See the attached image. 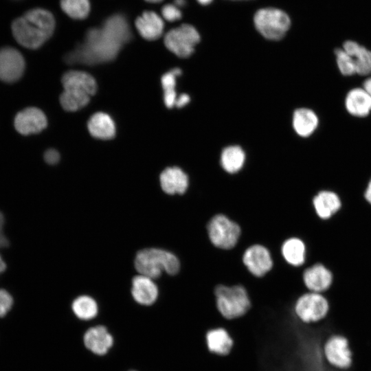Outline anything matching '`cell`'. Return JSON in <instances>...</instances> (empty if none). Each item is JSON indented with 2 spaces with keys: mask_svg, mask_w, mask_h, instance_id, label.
Wrapping results in <instances>:
<instances>
[{
  "mask_svg": "<svg viewBox=\"0 0 371 371\" xmlns=\"http://www.w3.org/2000/svg\"><path fill=\"white\" fill-rule=\"evenodd\" d=\"M131 37L126 18L115 14L107 18L102 27L89 30L84 43L67 54V61L89 65L111 61Z\"/></svg>",
  "mask_w": 371,
  "mask_h": 371,
  "instance_id": "cell-1",
  "label": "cell"
},
{
  "mask_svg": "<svg viewBox=\"0 0 371 371\" xmlns=\"http://www.w3.org/2000/svg\"><path fill=\"white\" fill-rule=\"evenodd\" d=\"M55 25V19L50 12L34 8L15 19L12 24V31L20 45L35 49L52 36Z\"/></svg>",
  "mask_w": 371,
  "mask_h": 371,
  "instance_id": "cell-2",
  "label": "cell"
},
{
  "mask_svg": "<svg viewBox=\"0 0 371 371\" xmlns=\"http://www.w3.org/2000/svg\"><path fill=\"white\" fill-rule=\"evenodd\" d=\"M63 92L60 96L62 107L67 111H76L85 107L97 91V83L89 74L69 71L62 78Z\"/></svg>",
  "mask_w": 371,
  "mask_h": 371,
  "instance_id": "cell-3",
  "label": "cell"
},
{
  "mask_svg": "<svg viewBox=\"0 0 371 371\" xmlns=\"http://www.w3.org/2000/svg\"><path fill=\"white\" fill-rule=\"evenodd\" d=\"M216 308L226 320H234L246 315L252 301L245 286L240 284H218L214 289Z\"/></svg>",
  "mask_w": 371,
  "mask_h": 371,
  "instance_id": "cell-4",
  "label": "cell"
},
{
  "mask_svg": "<svg viewBox=\"0 0 371 371\" xmlns=\"http://www.w3.org/2000/svg\"><path fill=\"white\" fill-rule=\"evenodd\" d=\"M135 266L140 275L156 279L160 277L163 271L171 276L177 274L180 269V262L170 251L149 248L138 251L135 259Z\"/></svg>",
  "mask_w": 371,
  "mask_h": 371,
  "instance_id": "cell-5",
  "label": "cell"
},
{
  "mask_svg": "<svg viewBox=\"0 0 371 371\" xmlns=\"http://www.w3.org/2000/svg\"><path fill=\"white\" fill-rule=\"evenodd\" d=\"M212 244L221 249H231L238 242L241 229L239 225L223 214L214 215L207 225Z\"/></svg>",
  "mask_w": 371,
  "mask_h": 371,
  "instance_id": "cell-6",
  "label": "cell"
},
{
  "mask_svg": "<svg viewBox=\"0 0 371 371\" xmlns=\"http://www.w3.org/2000/svg\"><path fill=\"white\" fill-rule=\"evenodd\" d=\"M329 304L321 293L308 292L299 296L292 306L295 317L303 324H312L323 319L327 315Z\"/></svg>",
  "mask_w": 371,
  "mask_h": 371,
  "instance_id": "cell-7",
  "label": "cell"
},
{
  "mask_svg": "<svg viewBox=\"0 0 371 371\" xmlns=\"http://www.w3.org/2000/svg\"><path fill=\"white\" fill-rule=\"evenodd\" d=\"M254 23L263 36L270 40H279L289 30L291 21L289 16L280 10L263 8L256 13Z\"/></svg>",
  "mask_w": 371,
  "mask_h": 371,
  "instance_id": "cell-8",
  "label": "cell"
},
{
  "mask_svg": "<svg viewBox=\"0 0 371 371\" xmlns=\"http://www.w3.org/2000/svg\"><path fill=\"white\" fill-rule=\"evenodd\" d=\"M199 41V34L193 26L188 24L172 29L164 37V44L167 49L181 58L190 56Z\"/></svg>",
  "mask_w": 371,
  "mask_h": 371,
  "instance_id": "cell-9",
  "label": "cell"
},
{
  "mask_svg": "<svg viewBox=\"0 0 371 371\" xmlns=\"http://www.w3.org/2000/svg\"><path fill=\"white\" fill-rule=\"evenodd\" d=\"M323 353L326 362L333 368L348 370L352 364V352L348 339L340 334H333L323 345Z\"/></svg>",
  "mask_w": 371,
  "mask_h": 371,
  "instance_id": "cell-10",
  "label": "cell"
},
{
  "mask_svg": "<svg viewBox=\"0 0 371 371\" xmlns=\"http://www.w3.org/2000/svg\"><path fill=\"white\" fill-rule=\"evenodd\" d=\"M243 262L253 276L261 278L273 267V261L269 249L260 244L247 248L243 255Z\"/></svg>",
  "mask_w": 371,
  "mask_h": 371,
  "instance_id": "cell-11",
  "label": "cell"
},
{
  "mask_svg": "<svg viewBox=\"0 0 371 371\" xmlns=\"http://www.w3.org/2000/svg\"><path fill=\"white\" fill-rule=\"evenodd\" d=\"M25 70V60L16 49L5 47L0 49V80L6 82L18 80Z\"/></svg>",
  "mask_w": 371,
  "mask_h": 371,
  "instance_id": "cell-12",
  "label": "cell"
},
{
  "mask_svg": "<svg viewBox=\"0 0 371 371\" xmlns=\"http://www.w3.org/2000/svg\"><path fill=\"white\" fill-rule=\"evenodd\" d=\"M47 125L44 113L36 107H28L19 112L14 118L16 130L23 135L37 133Z\"/></svg>",
  "mask_w": 371,
  "mask_h": 371,
  "instance_id": "cell-13",
  "label": "cell"
},
{
  "mask_svg": "<svg viewBox=\"0 0 371 371\" xmlns=\"http://www.w3.org/2000/svg\"><path fill=\"white\" fill-rule=\"evenodd\" d=\"M85 347L93 353L104 355L112 347L113 338L104 326H96L89 328L84 335Z\"/></svg>",
  "mask_w": 371,
  "mask_h": 371,
  "instance_id": "cell-14",
  "label": "cell"
},
{
  "mask_svg": "<svg viewBox=\"0 0 371 371\" xmlns=\"http://www.w3.org/2000/svg\"><path fill=\"white\" fill-rule=\"evenodd\" d=\"M302 278L304 285L310 291L319 293L326 291L333 281L330 271L322 264H315L307 268Z\"/></svg>",
  "mask_w": 371,
  "mask_h": 371,
  "instance_id": "cell-15",
  "label": "cell"
},
{
  "mask_svg": "<svg viewBox=\"0 0 371 371\" xmlns=\"http://www.w3.org/2000/svg\"><path fill=\"white\" fill-rule=\"evenodd\" d=\"M160 185L164 192L168 194H183L189 186L188 175L178 167L166 168L159 177Z\"/></svg>",
  "mask_w": 371,
  "mask_h": 371,
  "instance_id": "cell-16",
  "label": "cell"
},
{
  "mask_svg": "<svg viewBox=\"0 0 371 371\" xmlns=\"http://www.w3.org/2000/svg\"><path fill=\"white\" fill-rule=\"evenodd\" d=\"M140 36L147 41L159 38L164 31V23L161 17L153 11H145L135 22Z\"/></svg>",
  "mask_w": 371,
  "mask_h": 371,
  "instance_id": "cell-17",
  "label": "cell"
},
{
  "mask_svg": "<svg viewBox=\"0 0 371 371\" xmlns=\"http://www.w3.org/2000/svg\"><path fill=\"white\" fill-rule=\"evenodd\" d=\"M205 343L208 351L218 356L229 355L234 346L232 337L223 327L208 330L205 334Z\"/></svg>",
  "mask_w": 371,
  "mask_h": 371,
  "instance_id": "cell-18",
  "label": "cell"
},
{
  "mask_svg": "<svg viewBox=\"0 0 371 371\" xmlns=\"http://www.w3.org/2000/svg\"><path fill=\"white\" fill-rule=\"evenodd\" d=\"M131 293L137 303L148 306L157 300L158 289L153 279L139 275L133 279Z\"/></svg>",
  "mask_w": 371,
  "mask_h": 371,
  "instance_id": "cell-19",
  "label": "cell"
},
{
  "mask_svg": "<svg viewBox=\"0 0 371 371\" xmlns=\"http://www.w3.org/2000/svg\"><path fill=\"white\" fill-rule=\"evenodd\" d=\"M345 106L350 115L358 117H366L371 111V97L363 88H354L346 96Z\"/></svg>",
  "mask_w": 371,
  "mask_h": 371,
  "instance_id": "cell-20",
  "label": "cell"
},
{
  "mask_svg": "<svg viewBox=\"0 0 371 371\" xmlns=\"http://www.w3.org/2000/svg\"><path fill=\"white\" fill-rule=\"evenodd\" d=\"M354 60L357 74H371V51L354 41H346L342 47Z\"/></svg>",
  "mask_w": 371,
  "mask_h": 371,
  "instance_id": "cell-21",
  "label": "cell"
},
{
  "mask_svg": "<svg viewBox=\"0 0 371 371\" xmlns=\"http://www.w3.org/2000/svg\"><path fill=\"white\" fill-rule=\"evenodd\" d=\"M90 134L100 139H111L115 135V126L112 118L106 113L93 114L87 124Z\"/></svg>",
  "mask_w": 371,
  "mask_h": 371,
  "instance_id": "cell-22",
  "label": "cell"
},
{
  "mask_svg": "<svg viewBox=\"0 0 371 371\" xmlns=\"http://www.w3.org/2000/svg\"><path fill=\"white\" fill-rule=\"evenodd\" d=\"M313 207L319 217L327 219L341 207L339 197L332 191L323 190L317 194L313 200Z\"/></svg>",
  "mask_w": 371,
  "mask_h": 371,
  "instance_id": "cell-23",
  "label": "cell"
},
{
  "mask_svg": "<svg viewBox=\"0 0 371 371\" xmlns=\"http://www.w3.org/2000/svg\"><path fill=\"white\" fill-rule=\"evenodd\" d=\"M318 123L316 113L309 109L300 108L293 113V126L297 134L301 137H306L312 135Z\"/></svg>",
  "mask_w": 371,
  "mask_h": 371,
  "instance_id": "cell-24",
  "label": "cell"
},
{
  "mask_svg": "<svg viewBox=\"0 0 371 371\" xmlns=\"http://www.w3.org/2000/svg\"><path fill=\"white\" fill-rule=\"evenodd\" d=\"M281 253L287 263L294 267H299L305 261L306 246L300 238H289L282 243Z\"/></svg>",
  "mask_w": 371,
  "mask_h": 371,
  "instance_id": "cell-25",
  "label": "cell"
},
{
  "mask_svg": "<svg viewBox=\"0 0 371 371\" xmlns=\"http://www.w3.org/2000/svg\"><path fill=\"white\" fill-rule=\"evenodd\" d=\"M245 155L240 147L232 146L223 150L221 157L223 168L228 173H236L243 166Z\"/></svg>",
  "mask_w": 371,
  "mask_h": 371,
  "instance_id": "cell-26",
  "label": "cell"
},
{
  "mask_svg": "<svg viewBox=\"0 0 371 371\" xmlns=\"http://www.w3.org/2000/svg\"><path fill=\"white\" fill-rule=\"evenodd\" d=\"M71 308L76 316L83 320L91 319L95 317L98 313L96 302L87 295H81L75 299Z\"/></svg>",
  "mask_w": 371,
  "mask_h": 371,
  "instance_id": "cell-27",
  "label": "cell"
},
{
  "mask_svg": "<svg viewBox=\"0 0 371 371\" xmlns=\"http://www.w3.org/2000/svg\"><path fill=\"white\" fill-rule=\"evenodd\" d=\"M60 4L62 10L74 19H86L91 10L89 0H60Z\"/></svg>",
  "mask_w": 371,
  "mask_h": 371,
  "instance_id": "cell-28",
  "label": "cell"
},
{
  "mask_svg": "<svg viewBox=\"0 0 371 371\" xmlns=\"http://www.w3.org/2000/svg\"><path fill=\"white\" fill-rule=\"evenodd\" d=\"M181 74L179 68L173 69L166 73L161 77V85L164 91V100L168 108L175 105L177 94L175 89L176 85V77Z\"/></svg>",
  "mask_w": 371,
  "mask_h": 371,
  "instance_id": "cell-29",
  "label": "cell"
},
{
  "mask_svg": "<svg viewBox=\"0 0 371 371\" xmlns=\"http://www.w3.org/2000/svg\"><path fill=\"white\" fill-rule=\"evenodd\" d=\"M338 69L344 76L357 74L356 67L353 58L343 48L335 51Z\"/></svg>",
  "mask_w": 371,
  "mask_h": 371,
  "instance_id": "cell-30",
  "label": "cell"
},
{
  "mask_svg": "<svg viewBox=\"0 0 371 371\" xmlns=\"http://www.w3.org/2000/svg\"><path fill=\"white\" fill-rule=\"evenodd\" d=\"M13 305L12 295L5 289H0V317H4Z\"/></svg>",
  "mask_w": 371,
  "mask_h": 371,
  "instance_id": "cell-31",
  "label": "cell"
},
{
  "mask_svg": "<svg viewBox=\"0 0 371 371\" xmlns=\"http://www.w3.org/2000/svg\"><path fill=\"white\" fill-rule=\"evenodd\" d=\"M163 17L168 21H175L181 18V12L175 4H166L161 8Z\"/></svg>",
  "mask_w": 371,
  "mask_h": 371,
  "instance_id": "cell-32",
  "label": "cell"
},
{
  "mask_svg": "<svg viewBox=\"0 0 371 371\" xmlns=\"http://www.w3.org/2000/svg\"><path fill=\"white\" fill-rule=\"evenodd\" d=\"M44 159L46 163L54 165L59 161L60 155L56 150L50 148L45 151L44 154Z\"/></svg>",
  "mask_w": 371,
  "mask_h": 371,
  "instance_id": "cell-33",
  "label": "cell"
},
{
  "mask_svg": "<svg viewBox=\"0 0 371 371\" xmlns=\"http://www.w3.org/2000/svg\"><path fill=\"white\" fill-rule=\"evenodd\" d=\"M4 216L0 212V248L6 247L9 245L8 238L3 232Z\"/></svg>",
  "mask_w": 371,
  "mask_h": 371,
  "instance_id": "cell-34",
  "label": "cell"
},
{
  "mask_svg": "<svg viewBox=\"0 0 371 371\" xmlns=\"http://www.w3.org/2000/svg\"><path fill=\"white\" fill-rule=\"evenodd\" d=\"M190 100V96L187 94H181L177 98L175 106L179 108L186 106Z\"/></svg>",
  "mask_w": 371,
  "mask_h": 371,
  "instance_id": "cell-35",
  "label": "cell"
},
{
  "mask_svg": "<svg viewBox=\"0 0 371 371\" xmlns=\"http://www.w3.org/2000/svg\"><path fill=\"white\" fill-rule=\"evenodd\" d=\"M363 88L368 93V95L371 97V77L367 78L363 82Z\"/></svg>",
  "mask_w": 371,
  "mask_h": 371,
  "instance_id": "cell-36",
  "label": "cell"
},
{
  "mask_svg": "<svg viewBox=\"0 0 371 371\" xmlns=\"http://www.w3.org/2000/svg\"><path fill=\"white\" fill-rule=\"evenodd\" d=\"M365 198L371 204V179L368 183L365 192Z\"/></svg>",
  "mask_w": 371,
  "mask_h": 371,
  "instance_id": "cell-37",
  "label": "cell"
},
{
  "mask_svg": "<svg viewBox=\"0 0 371 371\" xmlns=\"http://www.w3.org/2000/svg\"><path fill=\"white\" fill-rule=\"evenodd\" d=\"M6 269V264L0 256V273H3Z\"/></svg>",
  "mask_w": 371,
  "mask_h": 371,
  "instance_id": "cell-38",
  "label": "cell"
},
{
  "mask_svg": "<svg viewBox=\"0 0 371 371\" xmlns=\"http://www.w3.org/2000/svg\"><path fill=\"white\" fill-rule=\"evenodd\" d=\"M186 0H175V5L179 8L185 5Z\"/></svg>",
  "mask_w": 371,
  "mask_h": 371,
  "instance_id": "cell-39",
  "label": "cell"
},
{
  "mask_svg": "<svg viewBox=\"0 0 371 371\" xmlns=\"http://www.w3.org/2000/svg\"><path fill=\"white\" fill-rule=\"evenodd\" d=\"M202 5H207L212 2V0H197Z\"/></svg>",
  "mask_w": 371,
  "mask_h": 371,
  "instance_id": "cell-40",
  "label": "cell"
},
{
  "mask_svg": "<svg viewBox=\"0 0 371 371\" xmlns=\"http://www.w3.org/2000/svg\"><path fill=\"white\" fill-rule=\"evenodd\" d=\"M145 1L149 3H159L163 0H145Z\"/></svg>",
  "mask_w": 371,
  "mask_h": 371,
  "instance_id": "cell-41",
  "label": "cell"
},
{
  "mask_svg": "<svg viewBox=\"0 0 371 371\" xmlns=\"http://www.w3.org/2000/svg\"><path fill=\"white\" fill-rule=\"evenodd\" d=\"M131 371H135V370H131Z\"/></svg>",
  "mask_w": 371,
  "mask_h": 371,
  "instance_id": "cell-42",
  "label": "cell"
}]
</instances>
